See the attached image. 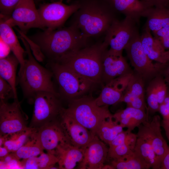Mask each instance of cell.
I'll list each match as a JSON object with an SVG mask.
<instances>
[{
  "instance_id": "cell-29",
  "label": "cell",
  "mask_w": 169,
  "mask_h": 169,
  "mask_svg": "<svg viewBox=\"0 0 169 169\" xmlns=\"http://www.w3.org/2000/svg\"><path fill=\"white\" fill-rule=\"evenodd\" d=\"M36 130L29 127L25 130L1 136L3 139V146L10 152H14L28 141Z\"/></svg>"
},
{
  "instance_id": "cell-39",
  "label": "cell",
  "mask_w": 169,
  "mask_h": 169,
  "mask_svg": "<svg viewBox=\"0 0 169 169\" xmlns=\"http://www.w3.org/2000/svg\"><path fill=\"white\" fill-rule=\"evenodd\" d=\"M158 111L163 120L169 122V92H168L163 102L160 105Z\"/></svg>"
},
{
  "instance_id": "cell-10",
  "label": "cell",
  "mask_w": 169,
  "mask_h": 169,
  "mask_svg": "<svg viewBox=\"0 0 169 169\" xmlns=\"http://www.w3.org/2000/svg\"><path fill=\"white\" fill-rule=\"evenodd\" d=\"M137 24L129 17H125L121 21L116 19L106 33L104 41L110 46V49L122 52L130 40L138 31Z\"/></svg>"
},
{
  "instance_id": "cell-48",
  "label": "cell",
  "mask_w": 169,
  "mask_h": 169,
  "mask_svg": "<svg viewBox=\"0 0 169 169\" xmlns=\"http://www.w3.org/2000/svg\"><path fill=\"white\" fill-rule=\"evenodd\" d=\"M10 152L8 149L4 146H0V158L2 159L8 155Z\"/></svg>"
},
{
  "instance_id": "cell-31",
  "label": "cell",
  "mask_w": 169,
  "mask_h": 169,
  "mask_svg": "<svg viewBox=\"0 0 169 169\" xmlns=\"http://www.w3.org/2000/svg\"><path fill=\"white\" fill-rule=\"evenodd\" d=\"M137 139V135L131 132L124 143L114 147L109 148L107 159H117L134 151Z\"/></svg>"
},
{
  "instance_id": "cell-15",
  "label": "cell",
  "mask_w": 169,
  "mask_h": 169,
  "mask_svg": "<svg viewBox=\"0 0 169 169\" xmlns=\"http://www.w3.org/2000/svg\"><path fill=\"white\" fill-rule=\"evenodd\" d=\"M37 129V139L44 150L47 152L54 155L56 149L59 145L65 142L69 143L59 119L46 124Z\"/></svg>"
},
{
  "instance_id": "cell-18",
  "label": "cell",
  "mask_w": 169,
  "mask_h": 169,
  "mask_svg": "<svg viewBox=\"0 0 169 169\" xmlns=\"http://www.w3.org/2000/svg\"><path fill=\"white\" fill-rule=\"evenodd\" d=\"M106 144L95 135L83 148V158L78 168L102 169L107 159L109 150Z\"/></svg>"
},
{
  "instance_id": "cell-9",
  "label": "cell",
  "mask_w": 169,
  "mask_h": 169,
  "mask_svg": "<svg viewBox=\"0 0 169 169\" xmlns=\"http://www.w3.org/2000/svg\"><path fill=\"white\" fill-rule=\"evenodd\" d=\"M79 7L74 1L69 5L63 3V0L41 5L38 10L44 29L53 30L62 28Z\"/></svg>"
},
{
  "instance_id": "cell-37",
  "label": "cell",
  "mask_w": 169,
  "mask_h": 169,
  "mask_svg": "<svg viewBox=\"0 0 169 169\" xmlns=\"http://www.w3.org/2000/svg\"><path fill=\"white\" fill-rule=\"evenodd\" d=\"M20 0H0V17L9 18Z\"/></svg>"
},
{
  "instance_id": "cell-4",
  "label": "cell",
  "mask_w": 169,
  "mask_h": 169,
  "mask_svg": "<svg viewBox=\"0 0 169 169\" xmlns=\"http://www.w3.org/2000/svg\"><path fill=\"white\" fill-rule=\"evenodd\" d=\"M20 39L28 56V59H25L23 70L18 73V82L24 98L27 99L29 104H32L34 95L38 92L46 91L59 95L52 80V72L36 61L32 54L28 41L22 36Z\"/></svg>"
},
{
  "instance_id": "cell-22",
  "label": "cell",
  "mask_w": 169,
  "mask_h": 169,
  "mask_svg": "<svg viewBox=\"0 0 169 169\" xmlns=\"http://www.w3.org/2000/svg\"><path fill=\"white\" fill-rule=\"evenodd\" d=\"M12 27L4 19L0 18V39L9 46L18 59L20 65L19 73L22 71L24 65V55L26 51L20 45Z\"/></svg>"
},
{
  "instance_id": "cell-40",
  "label": "cell",
  "mask_w": 169,
  "mask_h": 169,
  "mask_svg": "<svg viewBox=\"0 0 169 169\" xmlns=\"http://www.w3.org/2000/svg\"><path fill=\"white\" fill-rule=\"evenodd\" d=\"M132 131L127 130L123 131L119 134L109 144V148H111L120 145L126 140L130 133Z\"/></svg>"
},
{
  "instance_id": "cell-17",
  "label": "cell",
  "mask_w": 169,
  "mask_h": 169,
  "mask_svg": "<svg viewBox=\"0 0 169 169\" xmlns=\"http://www.w3.org/2000/svg\"><path fill=\"white\" fill-rule=\"evenodd\" d=\"M133 73L117 77L104 85L100 95L95 99L99 106L112 105L120 102Z\"/></svg>"
},
{
  "instance_id": "cell-34",
  "label": "cell",
  "mask_w": 169,
  "mask_h": 169,
  "mask_svg": "<svg viewBox=\"0 0 169 169\" xmlns=\"http://www.w3.org/2000/svg\"><path fill=\"white\" fill-rule=\"evenodd\" d=\"M121 102H124L127 104V107H130L146 111L147 110L145 100L125 91Z\"/></svg>"
},
{
  "instance_id": "cell-8",
  "label": "cell",
  "mask_w": 169,
  "mask_h": 169,
  "mask_svg": "<svg viewBox=\"0 0 169 169\" xmlns=\"http://www.w3.org/2000/svg\"><path fill=\"white\" fill-rule=\"evenodd\" d=\"M128 57L132 66L144 80L153 79L161 74L162 70L168 64L157 62L154 63L145 53L138 31L125 47Z\"/></svg>"
},
{
  "instance_id": "cell-35",
  "label": "cell",
  "mask_w": 169,
  "mask_h": 169,
  "mask_svg": "<svg viewBox=\"0 0 169 169\" xmlns=\"http://www.w3.org/2000/svg\"><path fill=\"white\" fill-rule=\"evenodd\" d=\"M37 161L39 169H58L54 166L58 163V159L54 154L50 153H43L37 157Z\"/></svg>"
},
{
  "instance_id": "cell-6",
  "label": "cell",
  "mask_w": 169,
  "mask_h": 169,
  "mask_svg": "<svg viewBox=\"0 0 169 169\" xmlns=\"http://www.w3.org/2000/svg\"><path fill=\"white\" fill-rule=\"evenodd\" d=\"M47 68L53 74L58 84L59 94L68 102L85 95L94 85L68 67L59 63L47 62Z\"/></svg>"
},
{
  "instance_id": "cell-3",
  "label": "cell",
  "mask_w": 169,
  "mask_h": 169,
  "mask_svg": "<svg viewBox=\"0 0 169 169\" xmlns=\"http://www.w3.org/2000/svg\"><path fill=\"white\" fill-rule=\"evenodd\" d=\"M108 45L104 40L68 54L55 62L69 68L94 85L102 83V60Z\"/></svg>"
},
{
  "instance_id": "cell-33",
  "label": "cell",
  "mask_w": 169,
  "mask_h": 169,
  "mask_svg": "<svg viewBox=\"0 0 169 169\" xmlns=\"http://www.w3.org/2000/svg\"><path fill=\"white\" fill-rule=\"evenodd\" d=\"M146 92L148 110L152 113L158 111L159 104L156 90V83L154 78L149 84Z\"/></svg>"
},
{
  "instance_id": "cell-43",
  "label": "cell",
  "mask_w": 169,
  "mask_h": 169,
  "mask_svg": "<svg viewBox=\"0 0 169 169\" xmlns=\"http://www.w3.org/2000/svg\"><path fill=\"white\" fill-rule=\"evenodd\" d=\"M10 50L11 49L9 46L0 39V59L9 55Z\"/></svg>"
},
{
  "instance_id": "cell-36",
  "label": "cell",
  "mask_w": 169,
  "mask_h": 169,
  "mask_svg": "<svg viewBox=\"0 0 169 169\" xmlns=\"http://www.w3.org/2000/svg\"><path fill=\"white\" fill-rule=\"evenodd\" d=\"M154 79L156 83V90L160 105L163 102L167 94V87L166 81L162 75L159 74Z\"/></svg>"
},
{
  "instance_id": "cell-26",
  "label": "cell",
  "mask_w": 169,
  "mask_h": 169,
  "mask_svg": "<svg viewBox=\"0 0 169 169\" xmlns=\"http://www.w3.org/2000/svg\"><path fill=\"white\" fill-rule=\"evenodd\" d=\"M136 135L135 150L142 157L150 168L160 169L161 162L150 141L144 136Z\"/></svg>"
},
{
  "instance_id": "cell-50",
  "label": "cell",
  "mask_w": 169,
  "mask_h": 169,
  "mask_svg": "<svg viewBox=\"0 0 169 169\" xmlns=\"http://www.w3.org/2000/svg\"><path fill=\"white\" fill-rule=\"evenodd\" d=\"M102 169H114V167L110 164L104 165Z\"/></svg>"
},
{
  "instance_id": "cell-45",
  "label": "cell",
  "mask_w": 169,
  "mask_h": 169,
  "mask_svg": "<svg viewBox=\"0 0 169 169\" xmlns=\"http://www.w3.org/2000/svg\"><path fill=\"white\" fill-rule=\"evenodd\" d=\"M160 169H169V149L161 161Z\"/></svg>"
},
{
  "instance_id": "cell-1",
  "label": "cell",
  "mask_w": 169,
  "mask_h": 169,
  "mask_svg": "<svg viewBox=\"0 0 169 169\" xmlns=\"http://www.w3.org/2000/svg\"><path fill=\"white\" fill-rule=\"evenodd\" d=\"M24 38L34 46L36 58L42 61L55 62L64 56L85 47L89 38L77 28L70 25L55 30L45 29L33 35Z\"/></svg>"
},
{
  "instance_id": "cell-32",
  "label": "cell",
  "mask_w": 169,
  "mask_h": 169,
  "mask_svg": "<svg viewBox=\"0 0 169 169\" xmlns=\"http://www.w3.org/2000/svg\"><path fill=\"white\" fill-rule=\"evenodd\" d=\"M125 91L145 100L144 80L141 77L133 74Z\"/></svg>"
},
{
  "instance_id": "cell-52",
  "label": "cell",
  "mask_w": 169,
  "mask_h": 169,
  "mask_svg": "<svg viewBox=\"0 0 169 169\" xmlns=\"http://www.w3.org/2000/svg\"><path fill=\"white\" fill-rule=\"evenodd\" d=\"M37 1H42V0H37Z\"/></svg>"
},
{
  "instance_id": "cell-51",
  "label": "cell",
  "mask_w": 169,
  "mask_h": 169,
  "mask_svg": "<svg viewBox=\"0 0 169 169\" xmlns=\"http://www.w3.org/2000/svg\"><path fill=\"white\" fill-rule=\"evenodd\" d=\"M165 79L166 81V82L169 86V76H165Z\"/></svg>"
},
{
  "instance_id": "cell-30",
  "label": "cell",
  "mask_w": 169,
  "mask_h": 169,
  "mask_svg": "<svg viewBox=\"0 0 169 169\" xmlns=\"http://www.w3.org/2000/svg\"><path fill=\"white\" fill-rule=\"evenodd\" d=\"M37 130L23 145L16 151L11 152L16 159L19 160L37 156L44 152V149L36 137Z\"/></svg>"
},
{
  "instance_id": "cell-23",
  "label": "cell",
  "mask_w": 169,
  "mask_h": 169,
  "mask_svg": "<svg viewBox=\"0 0 169 169\" xmlns=\"http://www.w3.org/2000/svg\"><path fill=\"white\" fill-rule=\"evenodd\" d=\"M144 17L146 18L147 20L143 29L153 33L163 28L169 27V6L149 8Z\"/></svg>"
},
{
  "instance_id": "cell-11",
  "label": "cell",
  "mask_w": 169,
  "mask_h": 169,
  "mask_svg": "<svg viewBox=\"0 0 169 169\" xmlns=\"http://www.w3.org/2000/svg\"><path fill=\"white\" fill-rule=\"evenodd\" d=\"M25 116L18 100H14L12 103L0 100V136H4L28 129Z\"/></svg>"
},
{
  "instance_id": "cell-5",
  "label": "cell",
  "mask_w": 169,
  "mask_h": 169,
  "mask_svg": "<svg viewBox=\"0 0 169 169\" xmlns=\"http://www.w3.org/2000/svg\"><path fill=\"white\" fill-rule=\"evenodd\" d=\"M68 102L64 112L95 135L102 122L113 117L108 106H99L95 99L89 96L85 95Z\"/></svg>"
},
{
  "instance_id": "cell-13",
  "label": "cell",
  "mask_w": 169,
  "mask_h": 169,
  "mask_svg": "<svg viewBox=\"0 0 169 169\" xmlns=\"http://www.w3.org/2000/svg\"><path fill=\"white\" fill-rule=\"evenodd\" d=\"M102 83L105 85L121 75L133 72L122 52L107 49L102 60Z\"/></svg>"
},
{
  "instance_id": "cell-14",
  "label": "cell",
  "mask_w": 169,
  "mask_h": 169,
  "mask_svg": "<svg viewBox=\"0 0 169 169\" xmlns=\"http://www.w3.org/2000/svg\"><path fill=\"white\" fill-rule=\"evenodd\" d=\"M160 121L159 115H154L151 121L148 120L138 127L137 134L144 136L150 141L161 163L169 146L162 135Z\"/></svg>"
},
{
  "instance_id": "cell-19",
  "label": "cell",
  "mask_w": 169,
  "mask_h": 169,
  "mask_svg": "<svg viewBox=\"0 0 169 169\" xmlns=\"http://www.w3.org/2000/svg\"><path fill=\"white\" fill-rule=\"evenodd\" d=\"M54 155L58 159L59 169H73L82 160L84 149L66 142L61 144L57 147Z\"/></svg>"
},
{
  "instance_id": "cell-42",
  "label": "cell",
  "mask_w": 169,
  "mask_h": 169,
  "mask_svg": "<svg viewBox=\"0 0 169 169\" xmlns=\"http://www.w3.org/2000/svg\"><path fill=\"white\" fill-rule=\"evenodd\" d=\"M20 165L24 169H39L37 161V156L23 159Z\"/></svg>"
},
{
  "instance_id": "cell-49",
  "label": "cell",
  "mask_w": 169,
  "mask_h": 169,
  "mask_svg": "<svg viewBox=\"0 0 169 169\" xmlns=\"http://www.w3.org/2000/svg\"><path fill=\"white\" fill-rule=\"evenodd\" d=\"M161 74L164 77L169 76V64L162 70Z\"/></svg>"
},
{
  "instance_id": "cell-41",
  "label": "cell",
  "mask_w": 169,
  "mask_h": 169,
  "mask_svg": "<svg viewBox=\"0 0 169 169\" xmlns=\"http://www.w3.org/2000/svg\"><path fill=\"white\" fill-rule=\"evenodd\" d=\"M148 8H162L169 6V0H141Z\"/></svg>"
},
{
  "instance_id": "cell-47",
  "label": "cell",
  "mask_w": 169,
  "mask_h": 169,
  "mask_svg": "<svg viewBox=\"0 0 169 169\" xmlns=\"http://www.w3.org/2000/svg\"><path fill=\"white\" fill-rule=\"evenodd\" d=\"M161 126L164 128L166 135L169 141V122L163 120Z\"/></svg>"
},
{
  "instance_id": "cell-20",
  "label": "cell",
  "mask_w": 169,
  "mask_h": 169,
  "mask_svg": "<svg viewBox=\"0 0 169 169\" xmlns=\"http://www.w3.org/2000/svg\"><path fill=\"white\" fill-rule=\"evenodd\" d=\"M113 118L123 128H127L131 131L148 120L145 111L130 107L115 113Z\"/></svg>"
},
{
  "instance_id": "cell-24",
  "label": "cell",
  "mask_w": 169,
  "mask_h": 169,
  "mask_svg": "<svg viewBox=\"0 0 169 169\" xmlns=\"http://www.w3.org/2000/svg\"><path fill=\"white\" fill-rule=\"evenodd\" d=\"M140 39L144 51L150 59L161 63H166L162 58L165 50L159 40L152 36L151 31L143 29Z\"/></svg>"
},
{
  "instance_id": "cell-7",
  "label": "cell",
  "mask_w": 169,
  "mask_h": 169,
  "mask_svg": "<svg viewBox=\"0 0 169 169\" xmlns=\"http://www.w3.org/2000/svg\"><path fill=\"white\" fill-rule=\"evenodd\" d=\"M59 95L46 91L35 93L34 109L29 127L38 129L50 122L59 119L65 108Z\"/></svg>"
},
{
  "instance_id": "cell-28",
  "label": "cell",
  "mask_w": 169,
  "mask_h": 169,
  "mask_svg": "<svg viewBox=\"0 0 169 169\" xmlns=\"http://www.w3.org/2000/svg\"><path fill=\"white\" fill-rule=\"evenodd\" d=\"M123 128L112 117L104 120L98 130L96 135L105 144H109L120 133L123 131Z\"/></svg>"
},
{
  "instance_id": "cell-16",
  "label": "cell",
  "mask_w": 169,
  "mask_h": 169,
  "mask_svg": "<svg viewBox=\"0 0 169 169\" xmlns=\"http://www.w3.org/2000/svg\"><path fill=\"white\" fill-rule=\"evenodd\" d=\"M59 121L69 142L76 147L83 149L95 135L64 111Z\"/></svg>"
},
{
  "instance_id": "cell-2",
  "label": "cell",
  "mask_w": 169,
  "mask_h": 169,
  "mask_svg": "<svg viewBox=\"0 0 169 169\" xmlns=\"http://www.w3.org/2000/svg\"><path fill=\"white\" fill-rule=\"evenodd\" d=\"M79 5L73 14L70 25L77 28L88 38L105 34L117 13L107 0H73Z\"/></svg>"
},
{
  "instance_id": "cell-46",
  "label": "cell",
  "mask_w": 169,
  "mask_h": 169,
  "mask_svg": "<svg viewBox=\"0 0 169 169\" xmlns=\"http://www.w3.org/2000/svg\"><path fill=\"white\" fill-rule=\"evenodd\" d=\"M156 39L159 40L165 50L166 49L169 50V37L158 38Z\"/></svg>"
},
{
  "instance_id": "cell-38",
  "label": "cell",
  "mask_w": 169,
  "mask_h": 169,
  "mask_svg": "<svg viewBox=\"0 0 169 169\" xmlns=\"http://www.w3.org/2000/svg\"><path fill=\"white\" fill-rule=\"evenodd\" d=\"M0 100L8 101L10 99H15L13 89L11 85L0 77Z\"/></svg>"
},
{
  "instance_id": "cell-27",
  "label": "cell",
  "mask_w": 169,
  "mask_h": 169,
  "mask_svg": "<svg viewBox=\"0 0 169 169\" xmlns=\"http://www.w3.org/2000/svg\"><path fill=\"white\" fill-rule=\"evenodd\" d=\"M114 169H149L150 167L142 157L134 151L120 158L111 160Z\"/></svg>"
},
{
  "instance_id": "cell-21",
  "label": "cell",
  "mask_w": 169,
  "mask_h": 169,
  "mask_svg": "<svg viewBox=\"0 0 169 169\" xmlns=\"http://www.w3.org/2000/svg\"><path fill=\"white\" fill-rule=\"evenodd\" d=\"M111 6L117 13H121L125 17H129L138 24L140 18L144 17L149 8L141 0H107Z\"/></svg>"
},
{
  "instance_id": "cell-25",
  "label": "cell",
  "mask_w": 169,
  "mask_h": 169,
  "mask_svg": "<svg viewBox=\"0 0 169 169\" xmlns=\"http://www.w3.org/2000/svg\"><path fill=\"white\" fill-rule=\"evenodd\" d=\"M19 61L13 54L0 59V77L7 81L12 87L15 96L14 100H18L16 89V74Z\"/></svg>"
},
{
  "instance_id": "cell-44",
  "label": "cell",
  "mask_w": 169,
  "mask_h": 169,
  "mask_svg": "<svg viewBox=\"0 0 169 169\" xmlns=\"http://www.w3.org/2000/svg\"><path fill=\"white\" fill-rule=\"evenodd\" d=\"M153 33L156 38L169 37V27L163 28Z\"/></svg>"
},
{
  "instance_id": "cell-12",
  "label": "cell",
  "mask_w": 169,
  "mask_h": 169,
  "mask_svg": "<svg viewBox=\"0 0 169 169\" xmlns=\"http://www.w3.org/2000/svg\"><path fill=\"white\" fill-rule=\"evenodd\" d=\"M3 18L11 26H18L25 34L31 28L44 29L34 0H20L11 16Z\"/></svg>"
}]
</instances>
